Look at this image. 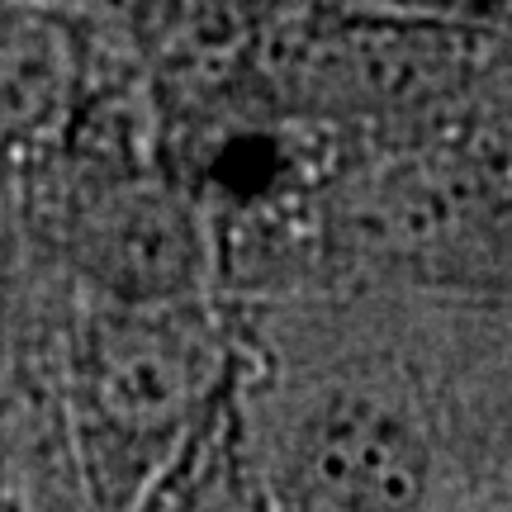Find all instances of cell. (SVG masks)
I'll return each instance as SVG.
<instances>
[{"mask_svg":"<svg viewBox=\"0 0 512 512\" xmlns=\"http://www.w3.org/2000/svg\"><path fill=\"white\" fill-rule=\"evenodd\" d=\"M223 351L204 309L181 299H105L81 332V418L110 470L147 479L219 399Z\"/></svg>","mask_w":512,"mask_h":512,"instance_id":"cell-1","label":"cell"},{"mask_svg":"<svg viewBox=\"0 0 512 512\" xmlns=\"http://www.w3.org/2000/svg\"><path fill=\"white\" fill-rule=\"evenodd\" d=\"M427 465L399 403L332 384L280 427L271 512H427Z\"/></svg>","mask_w":512,"mask_h":512,"instance_id":"cell-2","label":"cell"}]
</instances>
